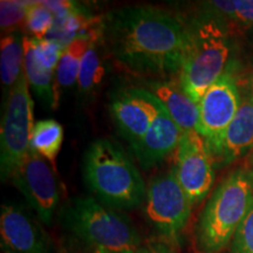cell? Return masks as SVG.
Here are the masks:
<instances>
[{"label":"cell","mask_w":253,"mask_h":253,"mask_svg":"<svg viewBox=\"0 0 253 253\" xmlns=\"http://www.w3.org/2000/svg\"><path fill=\"white\" fill-rule=\"evenodd\" d=\"M248 95H251L253 96V75L250 77V79L248 80V84H246V93Z\"/></svg>","instance_id":"cell-27"},{"label":"cell","mask_w":253,"mask_h":253,"mask_svg":"<svg viewBox=\"0 0 253 253\" xmlns=\"http://www.w3.org/2000/svg\"><path fill=\"white\" fill-rule=\"evenodd\" d=\"M109 109L120 134L134 148L153 123L156 99L144 88H119L112 94Z\"/></svg>","instance_id":"cell-11"},{"label":"cell","mask_w":253,"mask_h":253,"mask_svg":"<svg viewBox=\"0 0 253 253\" xmlns=\"http://www.w3.org/2000/svg\"><path fill=\"white\" fill-rule=\"evenodd\" d=\"M5 100L0 131V176L2 182L12 178L31 150V137L36 123L33 100L25 71Z\"/></svg>","instance_id":"cell-6"},{"label":"cell","mask_w":253,"mask_h":253,"mask_svg":"<svg viewBox=\"0 0 253 253\" xmlns=\"http://www.w3.org/2000/svg\"><path fill=\"white\" fill-rule=\"evenodd\" d=\"M242 96L236 78L225 72L198 102V123L196 130L204 138L209 153L219 144L226 129L238 112Z\"/></svg>","instance_id":"cell-9"},{"label":"cell","mask_w":253,"mask_h":253,"mask_svg":"<svg viewBox=\"0 0 253 253\" xmlns=\"http://www.w3.org/2000/svg\"><path fill=\"white\" fill-rule=\"evenodd\" d=\"M202 6L225 24L231 21L240 27L253 28V0H212L202 2Z\"/></svg>","instance_id":"cell-21"},{"label":"cell","mask_w":253,"mask_h":253,"mask_svg":"<svg viewBox=\"0 0 253 253\" xmlns=\"http://www.w3.org/2000/svg\"><path fill=\"white\" fill-rule=\"evenodd\" d=\"M163 104L183 132L196 130L198 123V103L183 89L178 80H150L144 88Z\"/></svg>","instance_id":"cell-15"},{"label":"cell","mask_w":253,"mask_h":253,"mask_svg":"<svg viewBox=\"0 0 253 253\" xmlns=\"http://www.w3.org/2000/svg\"><path fill=\"white\" fill-rule=\"evenodd\" d=\"M136 253H169V252L163 251V250H158V249H140Z\"/></svg>","instance_id":"cell-26"},{"label":"cell","mask_w":253,"mask_h":253,"mask_svg":"<svg viewBox=\"0 0 253 253\" xmlns=\"http://www.w3.org/2000/svg\"><path fill=\"white\" fill-rule=\"evenodd\" d=\"M213 167L204 138L197 130L183 132L172 169L192 205L203 201L213 185Z\"/></svg>","instance_id":"cell-10"},{"label":"cell","mask_w":253,"mask_h":253,"mask_svg":"<svg viewBox=\"0 0 253 253\" xmlns=\"http://www.w3.org/2000/svg\"><path fill=\"white\" fill-rule=\"evenodd\" d=\"M32 45H33L34 54H36L37 61L39 62L41 67L47 71L56 73L59 60L61 58L63 47L54 40H49L47 38L31 37Z\"/></svg>","instance_id":"cell-23"},{"label":"cell","mask_w":253,"mask_h":253,"mask_svg":"<svg viewBox=\"0 0 253 253\" xmlns=\"http://www.w3.org/2000/svg\"><path fill=\"white\" fill-rule=\"evenodd\" d=\"M26 1H12L2 0L0 2V26L2 33L8 34L15 32V28L25 24L27 13Z\"/></svg>","instance_id":"cell-24"},{"label":"cell","mask_w":253,"mask_h":253,"mask_svg":"<svg viewBox=\"0 0 253 253\" xmlns=\"http://www.w3.org/2000/svg\"><path fill=\"white\" fill-rule=\"evenodd\" d=\"M50 164L31 149L12 176L13 185L26 198L38 219L46 225H52L61 197V186Z\"/></svg>","instance_id":"cell-8"},{"label":"cell","mask_w":253,"mask_h":253,"mask_svg":"<svg viewBox=\"0 0 253 253\" xmlns=\"http://www.w3.org/2000/svg\"><path fill=\"white\" fill-rule=\"evenodd\" d=\"M253 203V170L237 168L221 181L205 204L196 226L202 253H218L232 242Z\"/></svg>","instance_id":"cell-4"},{"label":"cell","mask_w":253,"mask_h":253,"mask_svg":"<svg viewBox=\"0 0 253 253\" xmlns=\"http://www.w3.org/2000/svg\"><path fill=\"white\" fill-rule=\"evenodd\" d=\"M230 253H253V203L231 242Z\"/></svg>","instance_id":"cell-25"},{"label":"cell","mask_w":253,"mask_h":253,"mask_svg":"<svg viewBox=\"0 0 253 253\" xmlns=\"http://www.w3.org/2000/svg\"><path fill=\"white\" fill-rule=\"evenodd\" d=\"M253 149V96L243 95L242 102L218 147L210 154L214 166H227Z\"/></svg>","instance_id":"cell-14"},{"label":"cell","mask_w":253,"mask_h":253,"mask_svg":"<svg viewBox=\"0 0 253 253\" xmlns=\"http://www.w3.org/2000/svg\"><path fill=\"white\" fill-rule=\"evenodd\" d=\"M63 227L95 253H136L142 239L130 218L95 197H75L60 212Z\"/></svg>","instance_id":"cell-3"},{"label":"cell","mask_w":253,"mask_h":253,"mask_svg":"<svg viewBox=\"0 0 253 253\" xmlns=\"http://www.w3.org/2000/svg\"><path fill=\"white\" fill-rule=\"evenodd\" d=\"M156 99V97H155ZM157 113L149 130L134 148H131L143 169H150L176 151L183 131L171 119L163 104L156 99Z\"/></svg>","instance_id":"cell-13"},{"label":"cell","mask_w":253,"mask_h":253,"mask_svg":"<svg viewBox=\"0 0 253 253\" xmlns=\"http://www.w3.org/2000/svg\"><path fill=\"white\" fill-rule=\"evenodd\" d=\"M100 33L120 67L155 80L179 74L190 46L188 25L151 6L114 9L101 20Z\"/></svg>","instance_id":"cell-1"},{"label":"cell","mask_w":253,"mask_h":253,"mask_svg":"<svg viewBox=\"0 0 253 253\" xmlns=\"http://www.w3.org/2000/svg\"><path fill=\"white\" fill-rule=\"evenodd\" d=\"M188 25L190 46L178 81L198 103L209 88L225 73L231 52L227 25L210 12L198 13Z\"/></svg>","instance_id":"cell-5"},{"label":"cell","mask_w":253,"mask_h":253,"mask_svg":"<svg viewBox=\"0 0 253 253\" xmlns=\"http://www.w3.org/2000/svg\"><path fill=\"white\" fill-rule=\"evenodd\" d=\"M99 42H101L100 27L99 30L93 32L90 45L86 50L81 63L78 78V88L82 94H89L99 86L103 79L104 66L101 59Z\"/></svg>","instance_id":"cell-20"},{"label":"cell","mask_w":253,"mask_h":253,"mask_svg":"<svg viewBox=\"0 0 253 253\" xmlns=\"http://www.w3.org/2000/svg\"><path fill=\"white\" fill-rule=\"evenodd\" d=\"M0 237L5 253H53L52 243L41 221L21 205H2Z\"/></svg>","instance_id":"cell-12"},{"label":"cell","mask_w":253,"mask_h":253,"mask_svg":"<svg viewBox=\"0 0 253 253\" xmlns=\"http://www.w3.org/2000/svg\"><path fill=\"white\" fill-rule=\"evenodd\" d=\"M63 128L53 119L41 120L34 125L31 137V149L41 155L52 164L61 150Z\"/></svg>","instance_id":"cell-19"},{"label":"cell","mask_w":253,"mask_h":253,"mask_svg":"<svg viewBox=\"0 0 253 253\" xmlns=\"http://www.w3.org/2000/svg\"><path fill=\"white\" fill-rule=\"evenodd\" d=\"M55 23V17L43 1H34L27 4V13L25 26L34 38L42 39L48 36Z\"/></svg>","instance_id":"cell-22"},{"label":"cell","mask_w":253,"mask_h":253,"mask_svg":"<svg viewBox=\"0 0 253 253\" xmlns=\"http://www.w3.org/2000/svg\"><path fill=\"white\" fill-rule=\"evenodd\" d=\"M251 164H252L251 169L253 170V149H252V151H251Z\"/></svg>","instance_id":"cell-28"},{"label":"cell","mask_w":253,"mask_h":253,"mask_svg":"<svg viewBox=\"0 0 253 253\" xmlns=\"http://www.w3.org/2000/svg\"><path fill=\"white\" fill-rule=\"evenodd\" d=\"M24 36L15 31L6 34L0 42V78H1L4 97L18 84L24 73Z\"/></svg>","instance_id":"cell-17"},{"label":"cell","mask_w":253,"mask_h":253,"mask_svg":"<svg viewBox=\"0 0 253 253\" xmlns=\"http://www.w3.org/2000/svg\"><path fill=\"white\" fill-rule=\"evenodd\" d=\"M84 182L95 198L115 210H130L144 203V179L119 144L107 138L91 142L82 163Z\"/></svg>","instance_id":"cell-2"},{"label":"cell","mask_w":253,"mask_h":253,"mask_svg":"<svg viewBox=\"0 0 253 253\" xmlns=\"http://www.w3.org/2000/svg\"><path fill=\"white\" fill-rule=\"evenodd\" d=\"M24 71L28 84L33 88L34 93L47 104L49 108L55 109L59 103V86L56 84L55 73L41 67L34 54L31 37L24 38Z\"/></svg>","instance_id":"cell-16"},{"label":"cell","mask_w":253,"mask_h":253,"mask_svg":"<svg viewBox=\"0 0 253 253\" xmlns=\"http://www.w3.org/2000/svg\"><path fill=\"white\" fill-rule=\"evenodd\" d=\"M192 207L172 168L166 173L154 177L147 186L145 217L158 235L169 242L179 240L189 223Z\"/></svg>","instance_id":"cell-7"},{"label":"cell","mask_w":253,"mask_h":253,"mask_svg":"<svg viewBox=\"0 0 253 253\" xmlns=\"http://www.w3.org/2000/svg\"><path fill=\"white\" fill-rule=\"evenodd\" d=\"M94 31H91L88 36L77 38L63 48L55 73L59 88H68L78 84L82 60L90 45Z\"/></svg>","instance_id":"cell-18"}]
</instances>
